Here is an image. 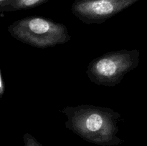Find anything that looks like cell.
Segmentation results:
<instances>
[{"mask_svg": "<svg viewBox=\"0 0 147 146\" xmlns=\"http://www.w3.org/2000/svg\"><path fill=\"white\" fill-rule=\"evenodd\" d=\"M66 116L68 130L86 141L100 146L119 145L122 140L117 136L120 113L109 107L91 104L67 106L61 110Z\"/></svg>", "mask_w": 147, "mask_h": 146, "instance_id": "cell-1", "label": "cell"}, {"mask_svg": "<svg viewBox=\"0 0 147 146\" xmlns=\"http://www.w3.org/2000/svg\"><path fill=\"white\" fill-rule=\"evenodd\" d=\"M8 31L15 40L40 49L65 44L71 40L65 24L37 16L14 21L8 27Z\"/></svg>", "mask_w": 147, "mask_h": 146, "instance_id": "cell-2", "label": "cell"}, {"mask_svg": "<svg viewBox=\"0 0 147 146\" xmlns=\"http://www.w3.org/2000/svg\"><path fill=\"white\" fill-rule=\"evenodd\" d=\"M140 52L137 50L110 52L93 59L88 66L89 80L97 85L113 87L119 84L126 74L138 67Z\"/></svg>", "mask_w": 147, "mask_h": 146, "instance_id": "cell-3", "label": "cell"}, {"mask_svg": "<svg viewBox=\"0 0 147 146\" xmlns=\"http://www.w3.org/2000/svg\"><path fill=\"white\" fill-rule=\"evenodd\" d=\"M139 0H76L72 11L85 24H101Z\"/></svg>", "mask_w": 147, "mask_h": 146, "instance_id": "cell-4", "label": "cell"}, {"mask_svg": "<svg viewBox=\"0 0 147 146\" xmlns=\"http://www.w3.org/2000/svg\"><path fill=\"white\" fill-rule=\"evenodd\" d=\"M48 0H10L9 2L4 6L1 11H18L29 9L42 4Z\"/></svg>", "mask_w": 147, "mask_h": 146, "instance_id": "cell-5", "label": "cell"}, {"mask_svg": "<svg viewBox=\"0 0 147 146\" xmlns=\"http://www.w3.org/2000/svg\"><path fill=\"white\" fill-rule=\"evenodd\" d=\"M24 146H43L35 137L30 133H25L23 136Z\"/></svg>", "mask_w": 147, "mask_h": 146, "instance_id": "cell-6", "label": "cell"}, {"mask_svg": "<svg viewBox=\"0 0 147 146\" xmlns=\"http://www.w3.org/2000/svg\"><path fill=\"white\" fill-rule=\"evenodd\" d=\"M4 92V82H3L2 77H1V72H0V97L3 95Z\"/></svg>", "mask_w": 147, "mask_h": 146, "instance_id": "cell-7", "label": "cell"}, {"mask_svg": "<svg viewBox=\"0 0 147 146\" xmlns=\"http://www.w3.org/2000/svg\"><path fill=\"white\" fill-rule=\"evenodd\" d=\"M10 0H0V10L3 8L5 5H7Z\"/></svg>", "mask_w": 147, "mask_h": 146, "instance_id": "cell-8", "label": "cell"}]
</instances>
